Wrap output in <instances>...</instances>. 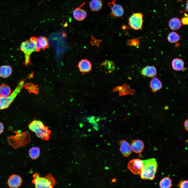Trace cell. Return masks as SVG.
<instances>
[{
	"label": "cell",
	"mask_w": 188,
	"mask_h": 188,
	"mask_svg": "<svg viewBox=\"0 0 188 188\" xmlns=\"http://www.w3.org/2000/svg\"><path fill=\"white\" fill-rule=\"evenodd\" d=\"M116 0L108 3L107 5L110 8L111 12L110 15L115 18H119L122 16L124 13L123 7L115 2Z\"/></svg>",
	"instance_id": "8"
},
{
	"label": "cell",
	"mask_w": 188,
	"mask_h": 188,
	"mask_svg": "<svg viewBox=\"0 0 188 188\" xmlns=\"http://www.w3.org/2000/svg\"><path fill=\"white\" fill-rule=\"evenodd\" d=\"M103 3L101 0H92L89 4L91 10L93 11H97L102 8Z\"/></svg>",
	"instance_id": "21"
},
{
	"label": "cell",
	"mask_w": 188,
	"mask_h": 188,
	"mask_svg": "<svg viewBox=\"0 0 188 188\" xmlns=\"http://www.w3.org/2000/svg\"><path fill=\"white\" fill-rule=\"evenodd\" d=\"M22 182V178L19 175L15 174L10 175L7 181L9 187L13 188L19 187Z\"/></svg>",
	"instance_id": "10"
},
{
	"label": "cell",
	"mask_w": 188,
	"mask_h": 188,
	"mask_svg": "<svg viewBox=\"0 0 188 188\" xmlns=\"http://www.w3.org/2000/svg\"><path fill=\"white\" fill-rule=\"evenodd\" d=\"M101 68L103 71L106 73H110L115 69L114 63L112 61L106 60L101 64Z\"/></svg>",
	"instance_id": "17"
},
{
	"label": "cell",
	"mask_w": 188,
	"mask_h": 188,
	"mask_svg": "<svg viewBox=\"0 0 188 188\" xmlns=\"http://www.w3.org/2000/svg\"><path fill=\"white\" fill-rule=\"evenodd\" d=\"M4 130V127L3 123L0 122V134L2 133Z\"/></svg>",
	"instance_id": "34"
},
{
	"label": "cell",
	"mask_w": 188,
	"mask_h": 188,
	"mask_svg": "<svg viewBox=\"0 0 188 188\" xmlns=\"http://www.w3.org/2000/svg\"><path fill=\"white\" fill-rule=\"evenodd\" d=\"M182 0H177V1H179H179H182Z\"/></svg>",
	"instance_id": "38"
},
{
	"label": "cell",
	"mask_w": 188,
	"mask_h": 188,
	"mask_svg": "<svg viewBox=\"0 0 188 188\" xmlns=\"http://www.w3.org/2000/svg\"><path fill=\"white\" fill-rule=\"evenodd\" d=\"M150 86L153 92H156L161 89L162 83L158 78L154 77L150 82Z\"/></svg>",
	"instance_id": "19"
},
{
	"label": "cell",
	"mask_w": 188,
	"mask_h": 188,
	"mask_svg": "<svg viewBox=\"0 0 188 188\" xmlns=\"http://www.w3.org/2000/svg\"><path fill=\"white\" fill-rule=\"evenodd\" d=\"M37 38L32 37L27 40L22 42L20 46V50L25 55L24 64L27 66L31 63L30 55L32 53L36 51V42Z\"/></svg>",
	"instance_id": "4"
},
{
	"label": "cell",
	"mask_w": 188,
	"mask_h": 188,
	"mask_svg": "<svg viewBox=\"0 0 188 188\" xmlns=\"http://www.w3.org/2000/svg\"><path fill=\"white\" fill-rule=\"evenodd\" d=\"M11 90L10 87L6 84H3L0 86V96H7L11 93Z\"/></svg>",
	"instance_id": "25"
},
{
	"label": "cell",
	"mask_w": 188,
	"mask_h": 188,
	"mask_svg": "<svg viewBox=\"0 0 188 188\" xmlns=\"http://www.w3.org/2000/svg\"><path fill=\"white\" fill-rule=\"evenodd\" d=\"M15 135L7 137L9 145L15 149L25 146L31 141L30 136L28 131L22 132L19 130L14 131Z\"/></svg>",
	"instance_id": "1"
},
{
	"label": "cell",
	"mask_w": 188,
	"mask_h": 188,
	"mask_svg": "<svg viewBox=\"0 0 188 188\" xmlns=\"http://www.w3.org/2000/svg\"><path fill=\"white\" fill-rule=\"evenodd\" d=\"M143 166L140 174L141 178L143 180H153L155 177L158 165L155 158H152L142 160Z\"/></svg>",
	"instance_id": "2"
},
{
	"label": "cell",
	"mask_w": 188,
	"mask_h": 188,
	"mask_svg": "<svg viewBox=\"0 0 188 188\" xmlns=\"http://www.w3.org/2000/svg\"><path fill=\"white\" fill-rule=\"evenodd\" d=\"M122 87L121 91L119 92V96H121L128 95H133L135 93V90L132 89L127 84L125 83L122 85Z\"/></svg>",
	"instance_id": "23"
},
{
	"label": "cell",
	"mask_w": 188,
	"mask_h": 188,
	"mask_svg": "<svg viewBox=\"0 0 188 188\" xmlns=\"http://www.w3.org/2000/svg\"><path fill=\"white\" fill-rule=\"evenodd\" d=\"M181 22L183 25H187L188 23V16H186L182 17L181 19Z\"/></svg>",
	"instance_id": "32"
},
{
	"label": "cell",
	"mask_w": 188,
	"mask_h": 188,
	"mask_svg": "<svg viewBox=\"0 0 188 188\" xmlns=\"http://www.w3.org/2000/svg\"><path fill=\"white\" fill-rule=\"evenodd\" d=\"M34 179L32 182L37 188H52L55 184V180L52 176L48 174L45 177H40L35 173L33 175Z\"/></svg>",
	"instance_id": "6"
},
{
	"label": "cell",
	"mask_w": 188,
	"mask_h": 188,
	"mask_svg": "<svg viewBox=\"0 0 188 188\" xmlns=\"http://www.w3.org/2000/svg\"><path fill=\"white\" fill-rule=\"evenodd\" d=\"M139 44V38H137L134 39L129 40L127 43V45L134 46L138 47Z\"/></svg>",
	"instance_id": "30"
},
{
	"label": "cell",
	"mask_w": 188,
	"mask_h": 188,
	"mask_svg": "<svg viewBox=\"0 0 188 188\" xmlns=\"http://www.w3.org/2000/svg\"><path fill=\"white\" fill-rule=\"evenodd\" d=\"M122 85L121 86H117L113 89L111 90V92H115L117 91L120 92L122 88Z\"/></svg>",
	"instance_id": "33"
},
{
	"label": "cell",
	"mask_w": 188,
	"mask_h": 188,
	"mask_svg": "<svg viewBox=\"0 0 188 188\" xmlns=\"http://www.w3.org/2000/svg\"><path fill=\"white\" fill-rule=\"evenodd\" d=\"M25 81V79L19 81L15 89L9 96H0V110L7 109L9 106L24 87Z\"/></svg>",
	"instance_id": "5"
},
{
	"label": "cell",
	"mask_w": 188,
	"mask_h": 188,
	"mask_svg": "<svg viewBox=\"0 0 188 188\" xmlns=\"http://www.w3.org/2000/svg\"><path fill=\"white\" fill-rule=\"evenodd\" d=\"M172 66L173 69L179 71L182 70L184 67V63L183 60L179 58H175L173 60Z\"/></svg>",
	"instance_id": "22"
},
{
	"label": "cell",
	"mask_w": 188,
	"mask_h": 188,
	"mask_svg": "<svg viewBox=\"0 0 188 188\" xmlns=\"http://www.w3.org/2000/svg\"><path fill=\"white\" fill-rule=\"evenodd\" d=\"M40 150L39 148L37 147H34L31 148L29 150L30 157L33 160L37 158L40 155Z\"/></svg>",
	"instance_id": "26"
},
{
	"label": "cell",
	"mask_w": 188,
	"mask_h": 188,
	"mask_svg": "<svg viewBox=\"0 0 188 188\" xmlns=\"http://www.w3.org/2000/svg\"><path fill=\"white\" fill-rule=\"evenodd\" d=\"M120 149L121 154L124 157H128L131 153V145L126 141L122 140L120 142Z\"/></svg>",
	"instance_id": "14"
},
{
	"label": "cell",
	"mask_w": 188,
	"mask_h": 188,
	"mask_svg": "<svg viewBox=\"0 0 188 188\" xmlns=\"http://www.w3.org/2000/svg\"><path fill=\"white\" fill-rule=\"evenodd\" d=\"M181 23L179 19L174 17L170 19L168 22V26L172 30L175 31L179 30L181 26Z\"/></svg>",
	"instance_id": "20"
},
{
	"label": "cell",
	"mask_w": 188,
	"mask_h": 188,
	"mask_svg": "<svg viewBox=\"0 0 188 188\" xmlns=\"http://www.w3.org/2000/svg\"><path fill=\"white\" fill-rule=\"evenodd\" d=\"M106 119V118L105 117L101 118L99 117L91 116L86 117L85 119L86 121H88L89 123L93 124Z\"/></svg>",
	"instance_id": "29"
},
{
	"label": "cell",
	"mask_w": 188,
	"mask_h": 188,
	"mask_svg": "<svg viewBox=\"0 0 188 188\" xmlns=\"http://www.w3.org/2000/svg\"><path fill=\"white\" fill-rule=\"evenodd\" d=\"M143 165L142 160L138 158L134 159L129 162L127 167L132 173L137 175L140 173Z\"/></svg>",
	"instance_id": "9"
},
{
	"label": "cell",
	"mask_w": 188,
	"mask_h": 188,
	"mask_svg": "<svg viewBox=\"0 0 188 188\" xmlns=\"http://www.w3.org/2000/svg\"><path fill=\"white\" fill-rule=\"evenodd\" d=\"M24 87L30 93H33L37 94L39 92L38 86L31 83L24 84Z\"/></svg>",
	"instance_id": "24"
},
{
	"label": "cell",
	"mask_w": 188,
	"mask_h": 188,
	"mask_svg": "<svg viewBox=\"0 0 188 188\" xmlns=\"http://www.w3.org/2000/svg\"><path fill=\"white\" fill-rule=\"evenodd\" d=\"M143 15L141 13H133L128 19L129 26L135 30L142 29L143 20Z\"/></svg>",
	"instance_id": "7"
},
{
	"label": "cell",
	"mask_w": 188,
	"mask_h": 188,
	"mask_svg": "<svg viewBox=\"0 0 188 188\" xmlns=\"http://www.w3.org/2000/svg\"><path fill=\"white\" fill-rule=\"evenodd\" d=\"M188 185V181L185 180L181 182L179 184L178 186L180 188H187Z\"/></svg>",
	"instance_id": "31"
},
{
	"label": "cell",
	"mask_w": 188,
	"mask_h": 188,
	"mask_svg": "<svg viewBox=\"0 0 188 188\" xmlns=\"http://www.w3.org/2000/svg\"><path fill=\"white\" fill-rule=\"evenodd\" d=\"M13 72L11 67L9 65H2L0 67V77L6 78L12 74Z\"/></svg>",
	"instance_id": "18"
},
{
	"label": "cell",
	"mask_w": 188,
	"mask_h": 188,
	"mask_svg": "<svg viewBox=\"0 0 188 188\" xmlns=\"http://www.w3.org/2000/svg\"><path fill=\"white\" fill-rule=\"evenodd\" d=\"M172 186L171 179L168 177L164 178L159 183V186L161 188H169Z\"/></svg>",
	"instance_id": "27"
},
{
	"label": "cell",
	"mask_w": 188,
	"mask_h": 188,
	"mask_svg": "<svg viewBox=\"0 0 188 188\" xmlns=\"http://www.w3.org/2000/svg\"><path fill=\"white\" fill-rule=\"evenodd\" d=\"M49 46L47 38L44 36L37 38L36 42V51L39 52L41 50H44Z\"/></svg>",
	"instance_id": "13"
},
{
	"label": "cell",
	"mask_w": 188,
	"mask_h": 188,
	"mask_svg": "<svg viewBox=\"0 0 188 188\" xmlns=\"http://www.w3.org/2000/svg\"><path fill=\"white\" fill-rule=\"evenodd\" d=\"M28 128L30 130L34 132L38 138L45 140H49L51 131L42 121L34 120L29 124Z\"/></svg>",
	"instance_id": "3"
},
{
	"label": "cell",
	"mask_w": 188,
	"mask_h": 188,
	"mask_svg": "<svg viewBox=\"0 0 188 188\" xmlns=\"http://www.w3.org/2000/svg\"><path fill=\"white\" fill-rule=\"evenodd\" d=\"M180 39V38L179 34L174 31L170 32L167 36L168 41L171 43H176L178 42Z\"/></svg>",
	"instance_id": "28"
},
{
	"label": "cell",
	"mask_w": 188,
	"mask_h": 188,
	"mask_svg": "<svg viewBox=\"0 0 188 188\" xmlns=\"http://www.w3.org/2000/svg\"><path fill=\"white\" fill-rule=\"evenodd\" d=\"M93 126L95 128L97 129L98 128V125L96 122L93 123Z\"/></svg>",
	"instance_id": "36"
},
{
	"label": "cell",
	"mask_w": 188,
	"mask_h": 188,
	"mask_svg": "<svg viewBox=\"0 0 188 188\" xmlns=\"http://www.w3.org/2000/svg\"><path fill=\"white\" fill-rule=\"evenodd\" d=\"M85 4V2L78 7L75 8L73 11V15L74 18L76 20L81 21L84 20L86 17L87 13L84 10L81 8Z\"/></svg>",
	"instance_id": "11"
},
{
	"label": "cell",
	"mask_w": 188,
	"mask_h": 188,
	"mask_svg": "<svg viewBox=\"0 0 188 188\" xmlns=\"http://www.w3.org/2000/svg\"><path fill=\"white\" fill-rule=\"evenodd\" d=\"M131 146L133 152L137 154L141 152L144 148L143 142L139 139L133 140L131 143Z\"/></svg>",
	"instance_id": "15"
},
{
	"label": "cell",
	"mask_w": 188,
	"mask_h": 188,
	"mask_svg": "<svg viewBox=\"0 0 188 188\" xmlns=\"http://www.w3.org/2000/svg\"><path fill=\"white\" fill-rule=\"evenodd\" d=\"M78 66L80 71L85 73L89 72L91 71L92 64L88 60L84 59L79 62Z\"/></svg>",
	"instance_id": "12"
},
{
	"label": "cell",
	"mask_w": 188,
	"mask_h": 188,
	"mask_svg": "<svg viewBox=\"0 0 188 188\" xmlns=\"http://www.w3.org/2000/svg\"><path fill=\"white\" fill-rule=\"evenodd\" d=\"M184 126L185 129L187 131L188 127V121L187 119L184 122Z\"/></svg>",
	"instance_id": "35"
},
{
	"label": "cell",
	"mask_w": 188,
	"mask_h": 188,
	"mask_svg": "<svg viewBox=\"0 0 188 188\" xmlns=\"http://www.w3.org/2000/svg\"><path fill=\"white\" fill-rule=\"evenodd\" d=\"M142 75L149 77H154L157 75L156 68L154 66H148L144 68L141 70Z\"/></svg>",
	"instance_id": "16"
},
{
	"label": "cell",
	"mask_w": 188,
	"mask_h": 188,
	"mask_svg": "<svg viewBox=\"0 0 188 188\" xmlns=\"http://www.w3.org/2000/svg\"><path fill=\"white\" fill-rule=\"evenodd\" d=\"M185 10L187 11H188V1H187L186 3V4L185 6Z\"/></svg>",
	"instance_id": "37"
}]
</instances>
